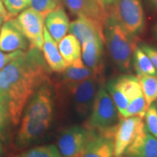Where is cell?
<instances>
[{
    "label": "cell",
    "instance_id": "4",
    "mask_svg": "<svg viewBox=\"0 0 157 157\" xmlns=\"http://www.w3.org/2000/svg\"><path fill=\"white\" fill-rule=\"evenodd\" d=\"M119 113L108 93L104 82L101 84L84 127L93 131H101L115 127L119 123Z\"/></svg>",
    "mask_w": 157,
    "mask_h": 157
},
{
    "label": "cell",
    "instance_id": "28",
    "mask_svg": "<svg viewBox=\"0 0 157 157\" xmlns=\"http://www.w3.org/2000/svg\"><path fill=\"white\" fill-rule=\"evenodd\" d=\"M140 47L151 60L157 72V48L146 44H140Z\"/></svg>",
    "mask_w": 157,
    "mask_h": 157
},
{
    "label": "cell",
    "instance_id": "32",
    "mask_svg": "<svg viewBox=\"0 0 157 157\" xmlns=\"http://www.w3.org/2000/svg\"><path fill=\"white\" fill-rule=\"evenodd\" d=\"M148 2L153 9L157 10V0H148Z\"/></svg>",
    "mask_w": 157,
    "mask_h": 157
},
{
    "label": "cell",
    "instance_id": "24",
    "mask_svg": "<svg viewBox=\"0 0 157 157\" xmlns=\"http://www.w3.org/2000/svg\"><path fill=\"white\" fill-rule=\"evenodd\" d=\"M60 5V0H30L31 8L40 13L44 18Z\"/></svg>",
    "mask_w": 157,
    "mask_h": 157
},
{
    "label": "cell",
    "instance_id": "27",
    "mask_svg": "<svg viewBox=\"0 0 157 157\" xmlns=\"http://www.w3.org/2000/svg\"><path fill=\"white\" fill-rule=\"evenodd\" d=\"M10 121V115L6 103L0 94V135H2L7 129Z\"/></svg>",
    "mask_w": 157,
    "mask_h": 157
},
{
    "label": "cell",
    "instance_id": "9",
    "mask_svg": "<svg viewBox=\"0 0 157 157\" xmlns=\"http://www.w3.org/2000/svg\"><path fill=\"white\" fill-rule=\"evenodd\" d=\"M92 131L82 126L64 129L59 136L58 148L63 157H82Z\"/></svg>",
    "mask_w": 157,
    "mask_h": 157
},
{
    "label": "cell",
    "instance_id": "36",
    "mask_svg": "<svg viewBox=\"0 0 157 157\" xmlns=\"http://www.w3.org/2000/svg\"><path fill=\"white\" fill-rule=\"evenodd\" d=\"M156 103H155V106H156V110H157V100L156 101Z\"/></svg>",
    "mask_w": 157,
    "mask_h": 157
},
{
    "label": "cell",
    "instance_id": "34",
    "mask_svg": "<svg viewBox=\"0 0 157 157\" xmlns=\"http://www.w3.org/2000/svg\"><path fill=\"white\" fill-rule=\"evenodd\" d=\"M5 21H7V19H6L4 16H2V15H0V29H1L2 25L3 23L5 22Z\"/></svg>",
    "mask_w": 157,
    "mask_h": 157
},
{
    "label": "cell",
    "instance_id": "19",
    "mask_svg": "<svg viewBox=\"0 0 157 157\" xmlns=\"http://www.w3.org/2000/svg\"><path fill=\"white\" fill-rule=\"evenodd\" d=\"M62 73L63 83L66 87L81 82L91 76H96L93 71L84 63L82 58L68 66Z\"/></svg>",
    "mask_w": 157,
    "mask_h": 157
},
{
    "label": "cell",
    "instance_id": "25",
    "mask_svg": "<svg viewBox=\"0 0 157 157\" xmlns=\"http://www.w3.org/2000/svg\"><path fill=\"white\" fill-rule=\"evenodd\" d=\"M144 117L146 131L157 138V110L155 104L152 103L147 109Z\"/></svg>",
    "mask_w": 157,
    "mask_h": 157
},
{
    "label": "cell",
    "instance_id": "12",
    "mask_svg": "<svg viewBox=\"0 0 157 157\" xmlns=\"http://www.w3.org/2000/svg\"><path fill=\"white\" fill-rule=\"evenodd\" d=\"M116 127L101 131L91 130V135L82 157H113Z\"/></svg>",
    "mask_w": 157,
    "mask_h": 157
},
{
    "label": "cell",
    "instance_id": "33",
    "mask_svg": "<svg viewBox=\"0 0 157 157\" xmlns=\"http://www.w3.org/2000/svg\"><path fill=\"white\" fill-rule=\"evenodd\" d=\"M153 33H154V36L157 40V23L154 25V28H153Z\"/></svg>",
    "mask_w": 157,
    "mask_h": 157
},
{
    "label": "cell",
    "instance_id": "13",
    "mask_svg": "<svg viewBox=\"0 0 157 157\" xmlns=\"http://www.w3.org/2000/svg\"><path fill=\"white\" fill-rule=\"evenodd\" d=\"M29 48V41L20 30L15 19L5 21L0 29V50L12 52L16 50L25 51Z\"/></svg>",
    "mask_w": 157,
    "mask_h": 157
},
{
    "label": "cell",
    "instance_id": "26",
    "mask_svg": "<svg viewBox=\"0 0 157 157\" xmlns=\"http://www.w3.org/2000/svg\"><path fill=\"white\" fill-rule=\"evenodd\" d=\"M6 6L10 18L16 17L20 13L30 6V0H5Z\"/></svg>",
    "mask_w": 157,
    "mask_h": 157
},
{
    "label": "cell",
    "instance_id": "1",
    "mask_svg": "<svg viewBox=\"0 0 157 157\" xmlns=\"http://www.w3.org/2000/svg\"><path fill=\"white\" fill-rule=\"evenodd\" d=\"M50 69L41 50L30 48L0 71V94L8 109L10 122L18 124L31 96L49 81Z\"/></svg>",
    "mask_w": 157,
    "mask_h": 157
},
{
    "label": "cell",
    "instance_id": "29",
    "mask_svg": "<svg viewBox=\"0 0 157 157\" xmlns=\"http://www.w3.org/2000/svg\"><path fill=\"white\" fill-rule=\"evenodd\" d=\"M20 51L21 50H16L14 52H9V53H4L2 51L0 50V71L12 60H13L19 54Z\"/></svg>",
    "mask_w": 157,
    "mask_h": 157
},
{
    "label": "cell",
    "instance_id": "30",
    "mask_svg": "<svg viewBox=\"0 0 157 157\" xmlns=\"http://www.w3.org/2000/svg\"><path fill=\"white\" fill-rule=\"evenodd\" d=\"M0 15L4 16L7 20L10 19L9 17L8 13H7V9L5 8V5H4V2L2 1V0H0Z\"/></svg>",
    "mask_w": 157,
    "mask_h": 157
},
{
    "label": "cell",
    "instance_id": "21",
    "mask_svg": "<svg viewBox=\"0 0 157 157\" xmlns=\"http://www.w3.org/2000/svg\"><path fill=\"white\" fill-rule=\"evenodd\" d=\"M132 63L137 74L156 76L157 72L154 63L140 46L135 47L132 54Z\"/></svg>",
    "mask_w": 157,
    "mask_h": 157
},
{
    "label": "cell",
    "instance_id": "3",
    "mask_svg": "<svg viewBox=\"0 0 157 157\" xmlns=\"http://www.w3.org/2000/svg\"><path fill=\"white\" fill-rule=\"evenodd\" d=\"M105 43L116 66L124 72L130 70L135 46L132 37L109 14L104 29Z\"/></svg>",
    "mask_w": 157,
    "mask_h": 157
},
{
    "label": "cell",
    "instance_id": "15",
    "mask_svg": "<svg viewBox=\"0 0 157 157\" xmlns=\"http://www.w3.org/2000/svg\"><path fill=\"white\" fill-rule=\"evenodd\" d=\"M124 155L127 157H157V138L145 128L127 148Z\"/></svg>",
    "mask_w": 157,
    "mask_h": 157
},
{
    "label": "cell",
    "instance_id": "18",
    "mask_svg": "<svg viewBox=\"0 0 157 157\" xmlns=\"http://www.w3.org/2000/svg\"><path fill=\"white\" fill-rule=\"evenodd\" d=\"M45 62L50 71L62 73L67 67L59 51L57 42L50 36L46 28H44V42L42 48Z\"/></svg>",
    "mask_w": 157,
    "mask_h": 157
},
{
    "label": "cell",
    "instance_id": "11",
    "mask_svg": "<svg viewBox=\"0 0 157 157\" xmlns=\"http://www.w3.org/2000/svg\"><path fill=\"white\" fill-rule=\"evenodd\" d=\"M74 15L93 21L105 29L109 13L96 0H61Z\"/></svg>",
    "mask_w": 157,
    "mask_h": 157
},
{
    "label": "cell",
    "instance_id": "35",
    "mask_svg": "<svg viewBox=\"0 0 157 157\" xmlns=\"http://www.w3.org/2000/svg\"><path fill=\"white\" fill-rule=\"evenodd\" d=\"M2 152H3V150H2V146L1 142H0V157H1V156H2Z\"/></svg>",
    "mask_w": 157,
    "mask_h": 157
},
{
    "label": "cell",
    "instance_id": "37",
    "mask_svg": "<svg viewBox=\"0 0 157 157\" xmlns=\"http://www.w3.org/2000/svg\"><path fill=\"white\" fill-rule=\"evenodd\" d=\"M2 2H4V3H5V0H2Z\"/></svg>",
    "mask_w": 157,
    "mask_h": 157
},
{
    "label": "cell",
    "instance_id": "31",
    "mask_svg": "<svg viewBox=\"0 0 157 157\" xmlns=\"http://www.w3.org/2000/svg\"><path fill=\"white\" fill-rule=\"evenodd\" d=\"M96 1L106 9L107 7H111V5L114 2L115 0H96Z\"/></svg>",
    "mask_w": 157,
    "mask_h": 157
},
{
    "label": "cell",
    "instance_id": "17",
    "mask_svg": "<svg viewBox=\"0 0 157 157\" xmlns=\"http://www.w3.org/2000/svg\"><path fill=\"white\" fill-rule=\"evenodd\" d=\"M68 31L78 39L80 44L94 37H100L105 43L104 28L93 21L82 17L70 23Z\"/></svg>",
    "mask_w": 157,
    "mask_h": 157
},
{
    "label": "cell",
    "instance_id": "8",
    "mask_svg": "<svg viewBox=\"0 0 157 157\" xmlns=\"http://www.w3.org/2000/svg\"><path fill=\"white\" fill-rule=\"evenodd\" d=\"M15 19L20 30L29 41V47L42 50L44 17L31 7H28L20 13Z\"/></svg>",
    "mask_w": 157,
    "mask_h": 157
},
{
    "label": "cell",
    "instance_id": "5",
    "mask_svg": "<svg viewBox=\"0 0 157 157\" xmlns=\"http://www.w3.org/2000/svg\"><path fill=\"white\" fill-rule=\"evenodd\" d=\"M109 14L131 36L138 35L145 25L144 10L141 0H115Z\"/></svg>",
    "mask_w": 157,
    "mask_h": 157
},
{
    "label": "cell",
    "instance_id": "22",
    "mask_svg": "<svg viewBox=\"0 0 157 157\" xmlns=\"http://www.w3.org/2000/svg\"><path fill=\"white\" fill-rule=\"evenodd\" d=\"M146 102L147 109L157 100V76L147 74L137 75Z\"/></svg>",
    "mask_w": 157,
    "mask_h": 157
},
{
    "label": "cell",
    "instance_id": "20",
    "mask_svg": "<svg viewBox=\"0 0 157 157\" xmlns=\"http://www.w3.org/2000/svg\"><path fill=\"white\" fill-rule=\"evenodd\" d=\"M58 43L60 53L67 66L82 58L81 44L74 35H66Z\"/></svg>",
    "mask_w": 157,
    "mask_h": 157
},
{
    "label": "cell",
    "instance_id": "23",
    "mask_svg": "<svg viewBox=\"0 0 157 157\" xmlns=\"http://www.w3.org/2000/svg\"><path fill=\"white\" fill-rule=\"evenodd\" d=\"M21 157H63L55 145H44L34 147L25 151Z\"/></svg>",
    "mask_w": 157,
    "mask_h": 157
},
{
    "label": "cell",
    "instance_id": "2",
    "mask_svg": "<svg viewBox=\"0 0 157 157\" xmlns=\"http://www.w3.org/2000/svg\"><path fill=\"white\" fill-rule=\"evenodd\" d=\"M15 143L19 148L31 144L44 135L53 117V95L45 83L31 96L24 110Z\"/></svg>",
    "mask_w": 157,
    "mask_h": 157
},
{
    "label": "cell",
    "instance_id": "16",
    "mask_svg": "<svg viewBox=\"0 0 157 157\" xmlns=\"http://www.w3.org/2000/svg\"><path fill=\"white\" fill-rule=\"evenodd\" d=\"M45 28L57 43L66 36L69 29V17L61 5L50 12L44 18Z\"/></svg>",
    "mask_w": 157,
    "mask_h": 157
},
{
    "label": "cell",
    "instance_id": "7",
    "mask_svg": "<svg viewBox=\"0 0 157 157\" xmlns=\"http://www.w3.org/2000/svg\"><path fill=\"white\" fill-rule=\"evenodd\" d=\"M103 82V78L93 76L66 87L73 98L74 109L78 117L84 119L89 114L98 88Z\"/></svg>",
    "mask_w": 157,
    "mask_h": 157
},
{
    "label": "cell",
    "instance_id": "14",
    "mask_svg": "<svg viewBox=\"0 0 157 157\" xmlns=\"http://www.w3.org/2000/svg\"><path fill=\"white\" fill-rule=\"evenodd\" d=\"M103 40L94 37L84 42L82 45V59L84 63L96 76L103 78Z\"/></svg>",
    "mask_w": 157,
    "mask_h": 157
},
{
    "label": "cell",
    "instance_id": "6",
    "mask_svg": "<svg viewBox=\"0 0 157 157\" xmlns=\"http://www.w3.org/2000/svg\"><path fill=\"white\" fill-rule=\"evenodd\" d=\"M105 88L121 117L129 102L143 94L137 76L129 74H124L111 78L108 82Z\"/></svg>",
    "mask_w": 157,
    "mask_h": 157
},
{
    "label": "cell",
    "instance_id": "10",
    "mask_svg": "<svg viewBox=\"0 0 157 157\" xmlns=\"http://www.w3.org/2000/svg\"><path fill=\"white\" fill-rule=\"evenodd\" d=\"M144 129L143 118L139 117L121 118L116 127L113 135V156L122 157L127 148Z\"/></svg>",
    "mask_w": 157,
    "mask_h": 157
}]
</instances>
